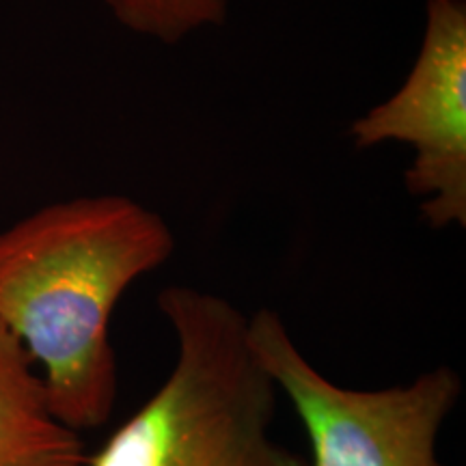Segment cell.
<instances>
[{"mask_svg": "<svg viewBox=\"0 0 466 466\" xmlns=\"http://www.w3.org/2000/svg\"><path fill=\"white\" fill-rule=\"evenodd\" d=\"M173 250L167 218L124 195L48 203L0 231V326L42 367L67 428L108 423L119 391L113 313Z\"/></svg>", "mask_w": 466, "mask_h": 466, "instance_id": "1", "label": "cell"}, {"mask_svg": "<svg viewBox=\"0 0 466 466\" xmlns=\"http://www.w3.org/2000/svg\"><path fill=\"white\" fill-rule=\"evenodd\" d=\"M158 311L175 363L86 466H307L272 439L279 391L248 341V316L214 291L168 285Z\"/></svg>", "mask_w": 466, "mask_h": 466, "instance_id": "2", "label": "cell"}, {"mask_svg": "<svg viewBox=\"0 0 466 466\" xmlns=\"http://www.w3.org/2000/svg\"><path fill=\"white\" fill-rule=\"evenodd\" d=\"M248 341L305 425L307 466H445L436 442L462 395L456 370L439 365L408 384L374 391L346 389L311 365L272 309L248 318Z\"/></svg>", "mask_w": 466, "mask_h": 466, "instance_id": "3", "label": "cell"}, {"mask_svg": "<svg viewBox=\"0 0 466 466\" xmlns=\"http://www.w3.org/2000/svg\"><path fill=\"white\" fill-rule=\"evenodd\" d=\"M354 149H412L404 184L432 229L466 227V3L428 0L404 83L348 130Z\"/></svg>", "mask_w": 466, "mask_h": 466, "instance_id": "4", "label": "cell"}, {"mask_svg": "<svg viewBox=\"0 0 466 466\" xmlns=\"http://www.w3.org/2000/svg\"><path fill=\"white\" fill-rule=\"evenodd\" d=\"M80 432L52 412L42 374L0 326V466H86Z\"/></svg>", "mask_w": 466, "mask_h": 466, "instance_id": "5", "label": "cell"}, {"mask_svg": "<svg viewBox=\"0 0 466 466\" xmlns=\"http://www.w3.org/2000/svg\"><path fill=\"white\" fill-rule=\"evenodd\" d=\"M116 25L138 37L175 46L206 28L223 26L229 0H100Z\"/></svg>", "mask_w": 466, "mask_h": 466, "instance_id": "6", "label": "cell"}]
</instances>
